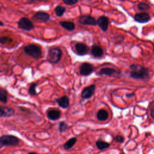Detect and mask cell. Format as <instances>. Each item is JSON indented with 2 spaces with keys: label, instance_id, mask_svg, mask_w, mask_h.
<instances>
[{
  "label": "cell",
  "instance_id": "cell-1",
  "mask_svg": "<svg viewBox=\"0 0 154 154\" xmlns=\"http://www.w3.org/2000/svg\"><path fill=\"white\" fill-rule=\"evenodd\" d=\"M130 68L132 70L131 72L132 78L137 79H144L149 78V72L146 68L138 65H132Z\"/></svg>",
  "mask_w": 154,
  "mask_h": 154
},
{
  "label": "cell",
  "instance_id": "cell-2",
  "mask_svg": "<svg viewBox=\"0 0 154 154\" xmlns=\"http://www.w3.org/2000/svg\"><path fill=\"white\" fill-rule=\"evenodd\" d=\"M24 52L29 56L35 59H40L42 57V52L41 48L35 44H29L23 48Z\"/></svg>",
  "mask_w": 154,
  "mask_h": 154
},
{
  "label": "cell",
  "instance_id": "cell-3",
  "mask_svg": "<svg viewBox=\"0 0 154 154\" xmlns=\"http://www.w3.org/2000/svg\"><path fill=\"white\" fill-rule=\"evenodd\" d=\"M63 55L62 51L57 47L51 48L48 51V60L52 64L58 63L61 58Z\"/></svg>",
  "mask_w": 154,
  "mask_h": 154
},
{
  "label": "cell",
  "instance_id": "cell-4",
  "mask_svg": "<svg viewBox=\"0 0 154 154\" xmlns=\"http://www.w3.org/2000/svg\"><path fill=\"white\" fill-rule=\"evenodd\" d=\"M19 139L11 135H4L0 137V145L1 146H15L19 144Z\"/></svg>",
  "mask_w": 154,
  "mask_h": 154
},
{
  "label": "cell",
  "instance_id": "cell-5",
  "mask_svg": "<svg viewBox=\"0 0 154 154\" xmlns=\"http://www.w3.org/2000/svg\"><path fill=\"white\" fill-rule=\"evenodd\" d=\"M18 27L24 31H29L34 28V25L31 20L27 17H21L17 22Z\"/></svg>",
  "mask_w": 154,
  "mask_h": 154
},
{
  "label": "cell",
  "instance_id": "cell-6",
  "mask_svg": "<svg viewBox=\"0 0 154 154\" xmlns=\"http://www.w3.org/2000/svg\"><path fill=\"white\" fill-rule=\"evenodd\" d=\"M78 22L85 25L95 26L97 25L96 20L93 17L89 15L81 16L78 19Z\"/></svg>",
  "mask_w": 154,
  "mask_h": 154
},
{
  "label": "cell",
  "instance_id": "cell-7",
  "mask_svg": "<svg viewBox=\"0 0 154 154\" xmlns=\"http://www.w3.org/2000/svg\"><path fill=\"white\" fill-rule=\"evenodd\" d=\"M94 70V67L88 63H83L79 67V73L81 75L88 76Z\"/></svg>",
  "mask_w": 154,
  "mask_h": 154
},
{
  "label": "cell",
  "instance_id": "cell-8",
  "mask_svg": "<svg viewBox=\"0 0 154 154\" xmlns=\"http://www.w3.org/2000/svg\"><path fill=\"white\" fill-rule=\"evenodd\" d=\"M95 88L96 86L94 84H92L85 87L81 92V97L85 99L90 98L93 95Z\"/></svg>",
  "mask_w": 154,
  "mask_h": 154
},
{
  "label": "cell",
  "instance_id": "cell-9",
  "mask_svg": "<svg viewBox=\"0 0 154 154\" xmlns=\"http://www.w3.org/2000/svg\"><path fill=\"white\" fill-rule=\"evenodd\" d=\"M33 19L39 22H47L50 19V15L44 11H38L34 14Z\"/></svg>",
  "mask_w": 154,
  "mask_h": 154
},
{
  "label": "cell",
  "instance_id": "cell-10",
  "mask_svg": "<svg viewBox=\"0 0 154 154\" xmlns=\"http://www.w3.org/2000/svg\"><path fill=\"white\" fill-rule=\"evenodd\" d=\"M75 49L77 54L81 56L87 54L89 50V48L87 45L80 42L75 44Z\"/></svg>",
  "mask_w": 154,
  "mask_h": 154
},
{
  "label": "cell",
  "instance_id": "cell-11",
  "mask_svg": "<svg viewBox=\"0 0 154 154\" xmlns=\"http://www.w3.org/2000/svg\"><path fill=\"white\" fill-rule=\"evenodd\" d=\"M46 115L49 119L51 120H57L60 119L61 116V112L57 109L50 108L47 110Z\"/></svg>",
  "mask_w": 154,
  "mask_h": 154
},
{
  "label": "cell",
  "instance_id": "cell-12",
  "mask_svg": "<svg viewBox=\"0 0 154 154\" xmlns=\"http://www.w3.org/2000/svg\"><path fill=\"white\" fill-rule=\"evenodd\" d=\"M96 23L102 31H106L108 27L109 19L106 16H100L96 20Z\"/></svg>",
  "mask_w": 154,
  "mask_h": 154
},
{
  "label": "cell",
  "instance_id": "cell-13",
  "mask_svg": "<svg viewBox=\"0 0 154 154\" xmlns=\"http://www.w3.org/2000/svg\"><path fill=\"white\" fill-rule=\"evenodd\" d=\"M150 16L144 12L137 13L134 16V19L135 21L140 23H146L150 20Z\"/></svg>",
  "mask_w": 154,
  "mask_h": 154
},
{
  "label": "cell",
  "instance_id": "cell-14",
  "mask_svg": "<svg viewBox=\"0 0 154 154\" xmlns=\"http://www.w3.org/2000/svg\"><path fill=\"white\" fill-rule=\"evenodd\" d=\"M14 110L7 106H0V117H8L13 116Z\"/></svg>",
  "mask_w": 154,
  "mask_h": 154
},
{
  "label": "cell",
  "instance_id": "cell-15",
  "mask_svg": "<svg viewBox=\"0 0 154 154\" xmlns=\"http://www.w3.org/2000/svg\"><path fill=\"white\" fill-rule=\"evenodd\" d=\"M55 102L62 108H67L69 106L70 103L69 98L67 96H63L61 97L56 99Z\"/></svg>",
  "mask_w": 154,
  "mask_h": 154
},
{
  "label": "cell",
  "instance_id": "cell-16",
  "mask_svg": "<svg viewBox=\"0 0 154 154\" xmlns=\"http://www.w3.org/2000/svg\"><path fill=\"white\" fill-rule=\"evenodd\" d=\"M91 52L94 57H100L103 54V51L100 46L94 45L91 47Z\"/></svg>",
  "mask_w": 154,
  "mask_h": 154
},
{
  "label": "cell",
  "instance_id": "cell-17",
  "mask_svg": "<svg viewBox=\"0 0 154 154\" xmlns=\"http://www.w3.org/2000/svg\"><path fill=\"white\" fill-rule=\"evenodd\" d=\"M60 25L65 29L69 31H72L75 28V25L72 22L69 21H61L60 22Z\"/></svg>",
  "mask_w": 154,
  "mask_h": 154
},
{
  "label": "cell",
  "instance_id": "cell-18",
  "mask_svg": "<svg viewBox=\"0 0 154 154\" xmlns=\"http://www.w3.org/2000/svg\"><path fill=\"white\" fill-rule=\"evenodd\" d=\"M96 117L100 121H105L108 118V112L105 109H100L97 111Z\"/></svg>",
  "mask_w": 154,
  "mask_h": 154
},
{
  "label": "cell",
  "instance_id": "cell-19",
  "mask_svg": "<svg viewBox=\"0 0 154 154\" xmlns=\"http://www.w3.org/2000/svg\"><path fill=\"white\" fill-rule=\"evenodd\" d=\"M116 72V70L111 69V68H109V67H105V68H103L101 69L100 70V71L99 72V75H111L114 73H115Z\"/></svg>",
  "mask_w": 154,
  "mask_h": 154
},
{
  "label": "cell",
  "instance_id": "cell-20",
  "mask_svg": "<svg viewBox=\"0 0 154 154\" xmlns=\"http://www.w3.org/2000/svg\"><path fill=\"white\" fill-rule=\"evenodd\" d=\"M76 138L75 137H73L70 138L68 141H67L64 144V148L66 150H68L70 149V148H72L76 143Z\"/></svg>",
  "mask_w": 154,
  "mask_h": 154
},
{
  "label": "cell",
  "instance_id": "cell-21",
  "mask_svg": "<svg viewBox=\"0 0 154 154\" xmlns=\"http://www.w3.org/2000/svg\"><path fill=\"white\" fill-rule=\"evenodd\" d=\"M96 147H97V149L99 150H103V149H107L110 146V144L108 143L102 141V140L97 141L96 143Z\"/></svg>",
  "mask_w": 154,
  "mask_h": 154
},
{
  "label": "cell",
  "instance_id": "cell-22",
  "mask_svg": "<svg viewBox=\"0 0 154 154\" xmlns=\"http://www.w3.org/2000/svg\"><path fill=\"white\" fill-rule=\"evenodd\" d=\"M55 13L57 16L58 17H61L62 16L65 11H66V7L62 6V5H57L54 9Z\"/></svg>",
  "mask_w": 154,
  "mask_h": 154
},
{
  "label": "cell",
  "instance_id": "cell-23",
  "mask_svg": "<svg viewBox=\"0 0 154 154\" xmlns=\"http://www.w3.org/2000/svg\"><path fill=\"white\" fill-rule=\"evenodd\" d=\"M0 101L3 103L7 102V92L5 89L0 90Z\"/></svg>",
  "mask_w": 154,
  "mask_h": 154
},
{
  "label": "cell",
  "instance_id": "cell-24",
  "mask_svg": "<svg viewBox=\"0 0 154 154\" xmlns=\"http://www.w3.org/2000/svg\"><path fill=\"white\" fill-rule=\"evenodd\" d=\"M37 86V84L36 83H32L29 88V93L31 96H35L37 93L36 91V87Z\"/></svg>",
  "mask_w": 154,
  "mask_h": 154
},
{
  "label": "cell",
  "instance_id": "cell-25",
  "mask_svg": "<svg viewBox=\"0 0 154 154\" xmlns=\"http://www.w3.org/2000/svg\"><path fill=\"white\" fill-rule=\"evenodd\" d=\"M68 128L67 125L66 124V123H65L64 122L62 121L60 122L59 123V131L60 132H63L64 131H66Z\"/></svg>",
  "mask_w": 154,
  "mask_h": 154
},
{
  "label": "cell",
  "instance_id": "cell-26",
  "mask_svg": "<svg viewBox=\"0 0 154 154\" xmlns=\"http://www.w3.org/2000/svg\"><path fill=\"white\" fill-rule=\"evenodd\" d=\"M149 5L144 2H140L138 5V8L141 11H145L149 8Z\"/></svg>",
  "mask_w": 154,
  "mask_h": 154
},
{
  "label": "cell",
  "instance_id": "cell-27",
  "mask_svg": "<svg viewBox=\"0 0 154 154\" xmlns=\"http://www.w3.org/2000/svg\"><path fill=\"white\" fill-rule=\"evenodd\" d=\"M11 42V39L8 37L5 36H1L0 37V43L1 44H5L7 43L8 42Z\"/></svg>",
  "mask_w": 154,
  "mask_h": 154
},
{
  "label": "cell",
  "instance_id": "cell-28",
  "mask_svg": "<svg viewBox=\"0 0 154 154\" xmlns=\"http://www.w3.org/2000/svg\"><path fill=\"white\" fill-rule=\"evenodd\" d=\"M78 0H63V2L68 5H72L76 4Z\"/></svg>",
  "mask_w": 154,
  "mask_h": 154
},
{
  "label": "cell",
  "instance_id": "cell-29",
  "mask_svg": "<svg viewBox=\"0 0 154 154\" xmlns=\"http://www.w3.org/2000/svg\"><path fill=\"white\" fill-rule=\"evenodd\" d=\"M114 140L117 142V143H122L124 141V137L121 136V135H117L114 138Z\"/></svg>",
  "mask_w": 154,
  "mask_h": 154
},
{
  "label": "cell",
  "instance_id": "cell-30",
  "mask_svg": "<svg viewBox=\"0 0 154 154\" xmlns=\"http://www.w3.org/2000/svg\"><path fill=\"white\" fill-rule=\"evenodd\" d=\"M150 115L151 117L154 120V106H152L150 109Z\"/></svg>",
  "mask_w": 154,
  "mask_h": 154
},
{
  "label": "cell",
  "instance_id": "cell-31",
  "mask_svg": "<svg viewBox=\"0 0 154 154\" xmlns=\"http://www.w3.org/2000/svg\"><path fill=\"white\" fill-rule=\"evenodd\" d=\"M4 25V23L0 20V26H3Z\"/></svg>",
  "mask_w": 154,
  "mask_h": 154
},
{
  "label": "cell",
  "instance_id": "cell-32",
  "mask_svg": "<svg viewBox=\"0 0 154 154\" xmlns=\"http://www.w3.org/2000/svg\"><path fill=\"white\" fill-rule=\"evenodd\" d=\"M28 154H38V153H36V152H29V153H28Z\"/></svg>",
  "mask_w": 154,
  "mask_h": 154
},
{
  "label": "cell",
  "instance_id": "cell-33",
  "mask_svg": "<svg viewBox=\"0 0 154 154\" xmlns=\"http://www.w3.org/2000/svg\"><path fill=\"white\" fill-rule=\"evenodd\" d=\"M120 1H125V0H120Z\"/></svg>",
  "mask_w": 154,
  "mask_h": 154
},
{
  "label": "cell",
  "instance_id": "cell-34",
  "mask_svg": "<svg viewBox=\"0 0 154 154\" xmlns=\"http://www.w3.org/2000/svg\"><path fill=\"white\" fill-rule=\"evenodd\" d=\"M41 1H46V0H41Z\"/></svg>",
  "mask_w": 154,
  "mask_h": 154
},
{
  "label": "cell",
  "instance_id": "cell-35",
  "mask_svg": "<svg viewBox=\"0 0 154 154\" xmlns=\"http://www.w3.org/2000/svg\"><path fill=\"white\" fill-rule=\"evenodd\" d=\"M0 12H1V8H0Z\"/></svg>",
  "mask_w": 154,
  "mask_h": 154
}]
</instances>
